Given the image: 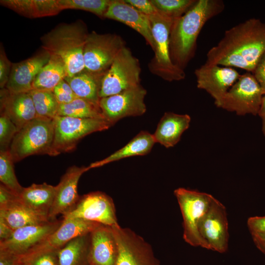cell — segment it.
<instances>
[{
    "label": "cell",
    "mask_w": 265,
    "mask_h": 265,
    "mask_svg": "<svg viewBox=\"0 0 265 265\" xmlns=\"http://www.w3.org/2000/svg\"><path fill=\"white\" fill-rule=\"evenodd\" d=\"M88 170V167L73 166L62 176L56 186L54 198L48 215L50 220H56L58 214L64 215L75 207L80 197L77 189L79 179Z\"/></svg>",
    "instance_id": "17"
},
{
    "label": "cell",
    "mask_w": 265,
    "mask_h": 265,
    "mask_svg": "<svg viewBox=\"0 0 265 265\" xmlns=\"http://www.w3.org/2000/svg\"><path fill=\"white\" fill-rule=\"evenodd\" d=\"M0 113L7 115L18 131L38 117L29 92L12 93L5 88L0 90Z\"/></svg>",
    "instance_id": "20"
},
{
    "label": "cell",
    "mask_w": 265,
    "mask_h": 265,
    "mask_svg": "<svg viewBox=\"0 0 265 265\" xmlns=\"http://www.w3.org/2000/svg\"><path fill=\"white\" fill-rule=\"evenodd\" d=\"M155 41V55L148 64L151 72L168 81H179L185 78L184 70L175 65L169 51V36L175 19L158 12L149 16Z\"/></svg>",
    "instance_id": "5"
},
{
    "label": "cell",
    "mask_w": 265,
    "mask_h": 265,
    "mask_svg": "<svg viewBox=\"0 0 265 265\" xmlns=\"http://www.w3.org/2000/svg\"><path fill=\"white\" fill-rule=\"evenodd\" d=\"M14 265H20L19 264H17V263H15V264H14Z\"/></svg>",
    "instance_id": "47"
},
{
    "label": "cell",
    "mask_w": 265,
    "mask_h": 265,
    "mask_svg": "<svg viewBox=\"0 0 265 265\" xmlns=\"http://www.w3.org/2000/svg\"><path fill=\"white\" fill-rule=\"evenodd\" d=\"M12 63L7 58L2 46L0 50V87L5 88L9 78Z\"/></svg>",
    "instance_id": "40"
},
{
    "label": "cell",
    "mask_w": 265,
    "mask_h": 265,
    "mask_svg": "<svg viewBox=\"0 0 265 265\" xmlns=\"http://www.w3.org/2000/svg\"><path fill=\"white\" fill-rule=\"evenodd\" d=\"M54 119L37 117L18 131L9 151L14 162L33 155L54 156L53 144Z\"/></svg>",
    "instance_id": "4"
},
{
    "label": "cell",
    "mask_w": 265,
    "mask_h": 265,
    "mask_svg": "<svg viewBox=\"0 0 265 265\" xmlns=\"http://www.w3.org/2000/svg\"><path fill=\"white\" fill-rule=\"evenodd\" d=\"M224 8L221 0H196L186 12L174 20L169 36V51L175 65L184 70L195 54L197 40L202 28Z\"/></svg>",
    "instance_id": "2"
},
{
    "label": "cell",
    "mask_w": 265,
    "mask_h": 265,
    "mask_svg": "<svg viewBox=\"0 0 265 265\" xmlns=\"http://www.w3.org/2000/svg\"><path fill=\"white\" fill-rule=\"evenodd\" d=\"M55 191L56 186L46 183L32 184L28 187H24L18 196L19 199L24 205L34 212L49 218Z\"/></svg>",
    "instance_id": "24"
},
{
    "label": "cell",
    "mask_w": 265,
    "mask_h": 265,
    "mask_svg": "<svg viewBox=\"0 0 265 265\" xmlns=\"http://www.w3.org/2000/svg\"><path fill=\"white\" fill-rule=\"evenodd\" d=\"M125 42L119 35L88 33L84 45L83 57L86 71L103 76L107 71Z\"/></svg>",
    "instance_id": "8"
},
{
    "label": "cell",
    "mask_w": 265,
    "mask_h": 265,
    "mask_svg": "<svg viewBox=\"0 0 265 265\" xmlns=\"http://www.w3.org/2000/svg\"><path fill=\"white\" fill-rule=\"evenodd\" d=\"M117 244L111 227L101 225L90 233V265H115Z\"/></svg>",
    "instance_id": "21"
},
{
    "label": "cell",
    "mask_w": 265,
    "mask_h": 265,
    "mask_svg": "<svg viewBox=\"0 0 265 265\" xmlns=\"http://www.w3.org/2000/svg\"><path fill=\"white\" fill-rule=\"evenodd\" d=\"M67 77L64 63L58 57L51 55L48 63L42 68L33 83V89L53 91Z\"/></svg>",
    "instance_id": "30"
},
{
    "label": "cell",
    "mask_w": 265,
    "mask_h": 265,
    "mask_svg": "<svg viewBox=\"0 0 265 265\" xmlns=\"http://www.w3.org/2000/svg\"><path fill=\"white\" fill-rule=\"evenodd\" d=\"M156 143L153 134L141 131L123 147L106 158L91 163L89 169L102 166L124 158L136 156H143L148 154Z\"/></svg>",
    "instance_id": "27"
},
{
    "label": "cell",
    "mask_w": 265,
    "mask_h": 265,
    "mask_svg": "<svg viewBox=\"0 0 265 265\" xmlns=\"http://www.w3.org/2000/svg\"><path fill=\"white\" fill-rule=\"evenodd\" d=\"M194 74L197 87L208 92L218 107L227 92L240 75L233 68L205 63L195 69Z\"/></svg>",
    "instance_id": "16"
},
{
    "label": "cell",
    "mask_w": 265,
    "mask_h": 265,
    "mask_svg": "<svg viewBox=\"0 0 265 265\" xmlns=\"http://www.w3.org/2000/svg\"><path fill=\"white\" fill-rule=\"evenodd\" d=\"M0 3L28 18L53 16L63 10L59 0H1Z\"/></svg>",
    "instance_id": "26"
},
{
    "label": "cell",
    "mask_w": 265,
    "mask_h": 265,
    "mask_svg": "<svg viewBox=\"0 0 265 265\" xmlns=\"http://www.w3.org/2000/svg\"><path fill=\"white\" fill-rule=\"evenodd\" d=\"M104 18L122 23L135 30L154 50L155 41L149 16L139 11L124 0H111Z\"/></svg>",
    "instance_id": "19"
},
{
    "label": "cell",
    "mask_w": 265,
    "mask_h": 265,
    "mask_svg": "<svg viewBox=\"0 0 265 265\" xmlns=\"http://www.w3.org/2000/svg\"><path fill=\"white\" fill-rule=\"evenodd\" d=\"M140 73L138 59L128 48L123 47L102 78L100 99L140 84Z\"/></svg>",
    "instance_id": "6"
},
{
    "label": "cell",
    "mask_w": 265,
    "mask_h": 265,
    "mask_svg": "<svg viewBox=\"0 0 265 265\" xmlns=\"http://www.w3.org/2000/svg\"><path fill=\"white\" fill-rule=\"evenodd\" d=\"M29 93L38 116L53 119L57 116L59 104L53 91L32 89Z\"/></svg>",
    "instance_id": "33"
},
{
    "label": "cell",
    "mask_w": 265,
    "mask_h": 265,
    "mask_svg": "<svg viewBox=\"0 0 265 265\" xmlns=\"http://www.w3.org/2000/svg\"><path fill=\"white\" fill-rule=\"evenodd\" d=\"M111 228L117 244L115 265H159L151 246L142 237L119 225Z\"/></svg>",
    "instance_id": "13"
},
{
    "label": "cell",
    "mask_w": 265,
    "mask_h": 265,
    "mask_svg": "<svg viewBox=\"0 0 265 265\" xmlns=\"http://www.w3.org/2000/svg\"><path fill=\"white\" fill-rule=\"evenodd\" d=\"M158 12L175 19L183 16L196 0H151Z\"/></svg>",
    "instance_id": "36"
},
{
    "label": "cell",
    "mask_w": 265,
    "mask_h": 265,
    "mask_svg": "<svg viewBox=\"0 0 265 265\" xmlns=\"http://www.w3.org/2000/svg\"><path fill=\"white\" fill-rule=\"evenodd\" d=\"M136 9L147 16L154 15L158 12L151 0H124Z\"/></svg>",
    "instance_id": "41"
},
{
    "label": "cell",
    "mask_w": 265,
    "mask_h": 265,
    "mask_svg": "<svg viewBox=\"0 0 265 265\" xmlns=\"http://www.w3.org/2000/svg\"><path fill=\"white\" fill-rule=\"evenodd\" d=\"M183 219V238L193 246L203 247L198 224L215 200L212 195L184 188L174 191Z\"/></svg>",
    "instance_id": "9"
},
{
    "label": "cell",
    "mask_w": 265,
    "mask_h": 265,
    "mask_svg": "<svg viewBox=\"0 0 265 265\" xmlns=\"http://www.w3.org/2000/svg\"><path fill=\"white\" fill-rule=\"evenodd\" d=\"M12 230L2 219L0 218V241L9 238L13 233Z\"/></svg>",
    "instance_id": "43"
},
{
    "label": "cell",
    "mask_w": 265,
    "mask_h": 265,
    "mask_svg": "<svg viewBox=\"0 0 265 265\" xmlns=\"http://www.w3.org/2000/svg\"><path fill=\"white\" fill-rule=\"evenodd\" d=\"M62 217L81 218L111 227L119 225L112 199L101 191L80 196L75 207Z\"/></svg>",
    "instance_id": "14"
},
{
    "label": "cell",
    "mask_w": 265,
    "mask_h": 265,
    "mask_svg": "<svg viewBox=\"0 0 265 265\" xmlns=\"http://www.w3.org/2000/svg\"><path fill=\"white\" fill-rule=\"evenodd\" d=\"M62 221L56 219L16 229L9 238L0 241V252L15 257L23 255L46 241Z\"/></svg>",
    "instance_id": "15"
},
{
    "label": "cell",
    "mask_w": 265,
    "mask_h": 265,
    "mask_svg": "<svg viewBox=\"0 0 265 265\" xmlns=\"http://www.w3.org/2000/svg\"><path fill=\"white\" fill-rule=\"evenodd\" d=\"M256 247L265 255V240L258 238H252Z\"/></svg>",
    "instance_id": "46"
},
{
    "label": "cell",
    "mask_w": 265,
    "mask_h": 265,
    "mask_svg": "<svg viewBox=\"0 0 265 265\" xmlns=\"http://www.w3.org/2000/svg\"><path fill=\"white\" fill-rule=\"evenodd\" d=\"M16 257L3 252H0V265H14Z\"/></svg>",
    "instance_id": "44"
},
{
    "label": "cell",
    "mask_w": 265,
    "mask_h": 265,
    "mask_svg": "<svg viewBox=\"0 0 265 265\" xmlns=\"http://www.w3.org/2000/svg\"><path fill=\"white\" fill-rule=\"evenodd\" d=\"M190 120L187 114L165 112L153 134L156 143H159L166 148L173 147L180 141L183 133L188 128Z\"/></svg>",
    "instance_id": "23"
},
{
    "label": "cell",
    "mask_w": 265,
    "mask_h": 265,
    "mask_svg": "<svg viewBox=\"0 0 265 265\" xmlns=\"http://www.w3.org/2000/svg\"><path fill=\"white\" fill-rule=\"evenodd\" d=\"M50 58V54L42 50L27 59L12 64L5 88L12 93L28 92L32 90L35 78Z\"/></svg>",
    "instance_id": "18"
},
{
    "label": "cell",
    "mask_w": 265,
    "mask_h": 265,
    "mask_svg": "<svg viewBox=\"0 0 265 265\" xmlns=\"http://www.w3.org/2000/svg\"><path fill=\"white\" fill-rule=\"evenodd\" d=\"M263 92L250 72L240 75L237 81L228 90L219 107L235 112L238 115L258 114Z\"/></svg>",
    "instance_id": "10"
},
{
    "label": "cell",
    "mask_w": 265,
    "mask_h": 265,
    "mask_svg": "<svg viewBox=\"0 0 265 265\" xmlns=\"http://www.w3.org/2000/svg\"><path fill=\"white\" fill-rule=\"evenodd\" d=\"M101 225L78 218L63 219L59 227L40 245L59 249L72 239L90 233Z\"/></svg>",
    "instance_id": "22"
},
{
    "label": "cell",
    "mask_w": 265,
    "mask_h": 265,
    "mask_svg": "<svg viewBox=\"0 0 265 265\" xmlns=\"http://www.w3.org/2000/svg\"><path fill=\"white\" fill-rule=\"evenodd\" d=\"M57 116L105 119L99 105L79 97L69 103L59 105Z\"/></svg>",
    "instance_id": "31"
},
{
    "label": "cell",
    "mask_w": 265,
    "mask_h": 265,
    "mask_svg": "<svg viewBox=\"0 0 265 265\" xmlns=\"http://www.w3.org/2000/svg\"><path fill=\"white\" fill-rule=\"evenodd\" d=\"M258 115L261 117L262 120V132L265 135V94L264 95L262 104L259 110Z\"/></svg>",
    "instance_id": "45"
},
{
    "label": "cell",
    "mask_w": 265,
    "mask_h": 265,
    "mask_svg": "<svg viewBox=\"0 0 265 265\" xmlns=\"http://www.w3.org/2000/svg\"><path fill=\"white\" fill-rule=\"evenodd\" d=\"M252 74L259 84L264 94H265V52L257 64Z\"/></svg>",
    "instance_id": "42"
},
{
    "label": "cell",
    "mask_w": 265,
    "mask_h": 265,
    "mask_svg": "<svg viewBox=\"0 0 265 265\" xmlns=\"http://www.w3.org/2000/svg\"><path fill=\"white\" fill-rule=\"evenodd\" d=\"M103 76L92 74L85 70L65 80L79 98L99 105L101 81Z\"/></svg>",
    "instance_id": "28"
},
{
    "label": "cell",
    "mask_w": 265,
    "mask_h": 265,
    "mask_svg": "<svg viewBox=\"0 0 265 265\" xmlns=\"http://www.w3.org/2000/svg\"><path fill=\"white\" fill-rule=\"evenodd\" d=\"M90 233L76 238L58 250L59 265H90Z\"/></svg>",
    "instance_id": "29"
},
{
    "label": "cell",
    "mask_w": 265,
    "mask_h": 265,
    "mask_svg": "<svg viewBox=\"0 0 265 265\" xmlns=\"http://www.w3.org/2000/svg\"><path fill=\"white\" fill-rule=\"evenodd\" d=\"M87 32L84 23L60 24L41 37L42 48L63 62L66 77L84 70L83 51Z\"/></svg>",
    "instance_id": "3"
},
{
    "label": "cell",
    "mask_w": 265,
    "mask_h": 265,
    "mask_svg": "<svg viewBox=\"0 0 265 265\" xmlns=\"http://www.w3.org/2000/svg\"><path fill=\"white\" fill-rule=\"evenodd\" d=\"M53 91L59 105L69 103L78 98L65 80H61L54 88Z\"/></svg>",
    "instance_id": "38"
},
{
    "label": "cell",
    "mask_w": 265,
    "mask_h": 265,
    "mask_svg": "<svg viewBox=\"0 0 265 265\" xmlns=\"http://www.w3.org/2000/svg\"><path fill=\"white\" fill-rule=\"evenodd\" d=\"M14 162L9 150L0 151V184L19 196L24 187L20 185L16 178Z\"/></svg>",
    "instance_id": "34"
},
{
    "label": "cell",
    "mask_w": 265,
    "mask_h": 265,
    "mask_svg": "<svg viewBox=\"0 0 265 265\" xmlns=\"http://www.w3.org/2000/svg\"><path fill=\"white\" fill-rule=\"evenodd\" d=\"M247 225L252 238L265 240V216L249 217Z\"/></svg>",
    "instance_id": "39"
},
{
    "label": "cell",
    "mask_w": 265,
    "mask_h": 265,
    "mask_svg": "<svg viewBox=\"0 0 265 265\" xmlns=\"http://www.w3.org/2000/svg\"><path fill=\"white\" fill-rule=\"evenodd\" d=\"M16 126L5 114L0 116V151L9 150L12 141L18 132Z\"/></svg>",
    "instance_id": "37"
},
{
    "label": "cell",
    "mask_w": 265,
    "mask_h": 265,
    "mask_svg": "<svg viewBox=\"0 0 265 265\" xmlns=\"http://www.w3.org/2000/svg\"><path fill=\"white\" fill-rule=\"evenodd\" d=\"M62 10L76 9L92 13L100 18L105 14L111 0H59Z\"/></svg>",
    "instance_id": "35"
},
{
    "label": "cell",
    "mask_w": 265,
    "mask_h": 265,
    "mask_svg": "<svg viewBox=\"0 0 265 265\" xmlns=\"http://www.w3.org/2000/svg\"><path fill=\"white\" fill-rule=\"evenodd\" d=\"M147 91L140 84L119 93L101 98L99 105L105 119L111 126L118 120L145 113L144 103Z\"/></svg>",
    "instance_id": "11"
},
{
    "label": "cell",
    "mask_w": 265,
    "mask_h": 265,
    "mask_svg": "<svg viewBox=\"0 0 265 265\" xmlns=\"http://www.w3.org/2000/svg\"><path fill=\"white\" fill-rule=\"evenodd\" d=\"M203 248L219 253L225 252L228 246V223L225 206L215 199L198 225Z\"/></svg>",
    "instance_id": "12"
},
{
    "label": "cell",
    "mask_w": 265,
    "mask_h": 265,
    "mask_svg": "<svg viewBox=\"0 0 265 265\" xmlns=\"http://www.w3.org/2000/svg\"><path fill=\"white\" fill-rule=\"evenodd\" d=\"M0 218L14 231L18 228L51 221L24 205L17 196L13 200L0 206Z\"/></svg>",
    "instance_id": "25"
},
{
    "label": "cell",
    "mask_w": 265,
    "mask_h": 265,
    "mask_svg": "<svg viewBox=\"0 0 265 265\" xmlns=\"http://www.w3.org/2000/svg\"><path fill=\"white\" fill-rule=\"evenodd\" d=\"M265 52V23L250 18L226 30L207 53L205 63L253 73Z\"/></svg>",
    "instance_id": "1"
},
{
    "label": "cell",
    "mask_w": 265,
    "mask_h": 265,
    "mask_svg": "<svg viewBox=\"0 0 265 265\" xmlns=\"http://www.w3.org/2000/svg\"><path fill=\"white\" fill-rule=\"evenodd\" d=\"M111 126L105 119L57 116L54 118V156L73 151L84 136Z\"/></svg>",
    "instance_id": "7"
},
{
    "label": "cell",
    "mask_w": 265,
    "mask_h": 265,
    "mask_svg": "<svg viewBox=\"0 0 265 265\" xmlns=\"http://www.w3.org/2000/svg\"><path fill=\"white\" fill-rule=\"evenodd\" d=\"M58 250L39 245L16 257L15 263L20 265H59Z\"/></svg>",
    "instance_id": "32"
}]
</instances>
